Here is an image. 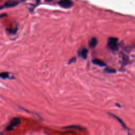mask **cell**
<instances>
[{
  "label": "cell",
  "instance_id": "obj_1",
  "mask_svg": "<svg viewBox=\"0 0 135 135\" xmlns=\"http://www.w3.org/2000/svg\"><path fill=\"white\" fill-rule=\"evenodd\" d=\"M118 40L116 37H111L108 41V46L110 49L113 51H116L118 48Z\"/></svg>",
  "mask_w": 135,
  "mask_h": 135
},
{
  "label": "cell",
  "instance_id": "obj_2",
  "mask_svg": "<svg viewBox=\"0 0 135 135\" xmlns=\"http://www.w3.org/2000/svg\"><path fill=\"white\" fill-rule=\"evenodd\" d=\"M20 123V119L19 118L16 117L13 118L10 122V124L7 126L6 130L7 131H11L12 130L14 127L17 126Z\"/></svg>",
  "mask_w": 135,
  "mask_h": 135
},
{
  "label": "cell",
  "instance_id": "obj_3",
  "mask_svg": "<svg viewBox=\"0 0 135 135\" xmlns=\"http://www.w3.org/2000/svg\"><path fill=\"white\" fill-rule=\"evenodd\" d=\"M58 4L65 9H69L71 7L73 3L71 0H60L58 2Z\"/></svg>",
  "mask_w": 135,
  "mask_h": 135
},
{
  "label": "cell",
  "instance_id": "obj_4",
  "mask_svg": "<svg viewBox=\"0 0 135 135\" xmlns=\"http://www.w3.org/2000/svg\"><path fill=\"white\" fill-rule=\"evenodd\" d=\"M19 3V1H17V0H7V1L5 2L4 4L0 7V9L14 7L15 6H17Z\"/></svg>",
  "mask_w": 135,
  "mask_h": 135
},
{
  "label": "cell",
  "instance_id": "obj_5",
  "mask_svg": "<svg viewBox=\"0 0 135 135\" xmlns=\"http://www.w3.org/2000/svg\"><path fill=\"white\" fill-rule=\"evenodd\" d=\"M109 115H110V116H111L112 117H114L115 119H116L117 120L118 122V123H119V124H120V125L123 126V128H124L125 129L127 130V129H128V128H127V127L126 126V124H125V123L123 122V120H122L119 117H118L117 116H116V115H114V114H111V113L109 114Z\"/></svg>",
  "mask_w": 135,
  "mask_h": 135
},
{
  "label": "cell",
  "instance_id": "obj_6",
  "mask_svg": "<svg viewBox=\"0 0 135 135\" xmlns=\"http://www.w3.org/2000/svg\"><path fill=\"white\" fill-rule=\"evenodd\" d=\"M88 50L86 48H82L80 49V50L78 52V55L80 57H81L82 58H83L84 59H86L87 57V54H88Z\"/></svg>",
  "mask_w": 135,
  "mask_h": 135
},
{
  "label": "cell",
  "instance_id": "obj_7",
  "mask_svg": "<svg viewBox=\"0 0 135 135\" xmlns=\"http://www.w3.org/2000/svg\"><path fill=\"white\" fill-rule=\"evenodd\" d=\"M92 63H93L94 64H96L100 66H104L106 65V63H105L103 61L98 59H93L92 60Z\"/></svg>",
  "mask_w": 135,
  "mask_h": 135
},
{
  "label": "cell",
  "instance_id": "obj_8",
  "mask_svg": "<svg viewBox=\"0 0 135 135\" xmlns=\"http://www.w3.org/2000/svg\"><path fill=\"white\" fill-rule=\"evenodd\" d=\"M97 42H98V41H97V39L95 38V37H92V38H91L90 40L89 41V47L91 48H94L97 46Z\"/></svg>",
  "mask_w": 135,
  "mask_h": 135
},
{
  "label": "cell",
  "instance_id": "obj_9",
  "mask_svg": "<svg viewBox=\"0 0 135 135\" xmlns=\"http://www.w3.org/2000/svg\"><path fill=\"white\" fill-rule=\"evenodd\" d=\"M0 78L2 79H7L9 78V73L6 72H3L0 73Z\"/></svg>",
  "mask_w": 135,
  "mask_h": 135
},
{
  "label": "cell",
  "instance_id": "obj_10",
  "mask_svg": "<svg viewBox=\"0 0 135 135\" xmlns=\"http://www.w3.org/2000/svg\"><path fill=\"white\" fill-rule=\"evenodd\" d=\"M105 71H106L107 73H114L116 72L115 69L111 68H107L105 69Z\"/></svg>",
  "mask_w": 135,
  "mask_h": 135
},
{
  "label": "cell",
  "instance_id": "obj_11",
  "mask_svg": "<svg viewBox=\"0 0 135 135\" xmlns=\"http://www.w3.org/2000/svg\"><path fill=\"white\" fill-rule=\"evenodd\" d=\"M77 128V129H81V127L79 126H69L68 127H65L64 128Z\"/></svg>",
  "mask_w": 135,
  "mask_h": 135
},
{
  "label": "cell",
  "instance_id": "obj_12",
  "mask_svg": "<svg viewBox=\"0 0 135 135\" xmlns=\"http://www.w3.org/2000/svg\"><path fill=\"white\" fill-rule=\"evenodd\" d=\"M75 61H76V58H73L72 59H71V60H69V63H72V62H75Z\"/></svg>",
  "mask_w": 135,
  "mask_h": 135
},
{
  "label": "cell",
  "instance_id": "obj_13",
  "mask_svg": "<svg viewBox=\"0 0 135 135\" xmlns=\"http://www.w3.org/2000/svg\"><path fill=\"white\" fill-rule=\"evenodd\" d=\"M6 16V14H0V19H1V18H3L4 17H5Z\"/></svg>",
  "mask_w": 135,
  "mask_h": 135
},
{
  "label": "cell",
  "instance_id": "obj_14",
  "mask_svg": "<svg viewBox=\"0 0 135 135\" xmlns=\"http://www.w3.org/2000/svg\"><path fill=\"white\" fill-rule=\"evenodd\" d=\"M52 1V0H46V1H47V2H51Z\"/></svg>",
  "mask_w": 135,
  "mask_h": 135
},
{
  "label": "cell",
  "instance_id": "obj_15",
  "mask_svg": "<svg viewBox=\"0 0 135 135\" xmlns=\"http://www.w3.org/2000/svg\"><path fill=\"white\" fill-rule=\"evenodd\" d=\"M1 135H4V134H3V132H2V133H1Z\"/></svg>",
  "mask_w": 135,
  "mask_h": 135
},
{
  "label": "cell",
  "instance_id": "obj_16",
  "mask_svg": "<svg viewBox=\"0 0 135 135\" xmlns=\"http://www.w3.org/2000/svg\"><path fill=\"white\" fill-rule=\"evenodd\" d=\"M0 135H1V133H0Z\"/></svg>",
  "mask_w": 135,
  "mask_h": 135
}]
</instances>
